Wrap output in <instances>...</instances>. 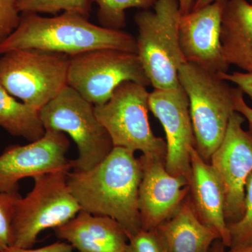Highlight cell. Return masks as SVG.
Wrapping results in <instances>:
<instances>
[{"mask_svg": "<svg viewBox=\"0 0 252 252\" xmlns=\"http://www.w3.org/2000/svg\"><path fill=\"white\" fill-rule=\"evenodd\" d=\"M104 49L137 54L136 38L126 32L96 26L76 13L64 12L50 18L22 14L16 31L0 44V55L35 49L71 57Z\"/></svg>", "mask_w": 252, "mask_h": 252, "instance_id": "2", "label": "cell"}, {"mask_svg": "<svg viewBox=\"0 0 252 252\" xmlns=\"http://www.w3.org/2000/svg\"><path fill=\"white\" fill-rule=\"evenodd\" d=\"M216 0H193V5H192L191 10L190 11H195L201 9L207 5L211 4Z\"/></svg>", "mask_w": 252, "mask_h": 252, "instance_id": "32", "label": "cell"}, {"mask_svg": "<svg viewBox=\"0 0 252 252\" xmlns=\"http://www.w3.org/2000/svg\"><path fill=\"white\" fill-rule=\"evenodd\" d=\"M2 252H74V248L67 242H57L39 249L24 248L10 246Z\"/></svg>", "mask_w": 252, "mask_h": 252, "instance_id": "27", "label": "cell"}, {"mask_svg": "<svg viewBox=\"0 0 252 252\" xmlns=\"http://www.w3.org/2000/svg\"><path fill=\"white\" fill-rule=\"evenodd\" d=\"M251 4H252V0H251Z\"/></svg>", "mask_w": 252, "mask_h": 252, "instance_id": "33", "label": "cell"}, {"mask_svg": "<svg viewBox=\"0 0 252 252\" xmlns=\"http://www.w3.org/2000/svg\"><path fill=\"white\" fill-rule=\"evenodd\" d=\"M69 141L63 132L46 130L39 140L26 145H11L0 155V192L18 191L19 182L51 172L70 171L67 158Z\"/></svg>", "mask_w": 252, "mask_h": 252, "instance_id": "11", "label": "cell"}, {"mask_svg": "<svg viewBox=\"0 0 252 252\" xmlns=\"http://www.w3.org/2000/svg\"><path fill=\"white\" fill-rule=\"evenodd\" d=\"M126 81L151 86L136 54L104 49L69 57L67 86L94 106L107 102Z\"/></svg>", "mask_w": 252, "mask_h": 252, "instance_id": "9", "label": "cell"}, {"mask_svg": "<svg viewBox=\"0 0 252 252\" xmlns=\"http://www.w3.org/2000/svg\"><path fill=\"white\" fill-rule=\"evenodd\" d=\"M142 175V162L135 152L114 147L90 170L68 172L67 182L81 210L114 219L128 238L142 229L138 193Z\"/></svg>", "mask_w": 252, "mask_h": 252, "instance_id": "1", "label": "cell"}, {"mask_svg": "<svg viewBox=\"0 0 252 252\" xmlns=\"http://www.w3.org/2000/svg\"><path fill=\"white\" fill-rule=\"evenodd\" d=\"M154 230L163 252H208L214 242L220 239L217 232L199 220L189 196L173 216Z\"/></svg>", "mask_w": 252, "mask_h": 252, "instance_id": "17", "label": "cell"}, {"mask_svg": "<svg viewBox=\"0 0 252 252\" xmlns=\"http://www.w3.org/2000/svg\"><path fill=\"white\" fill-rule=\"evenodd\" d=\"M39 116L45 130L67 133L77 144L74 170H90L114 148L108 132L96 117L94 104L69 86L41 108Z\"/></svg>", "mask_w": 252, "mask_h": 252, "instance_id": "6", "label": "cell"}, {"mask_svg": "<svg viewBox=\"0 0 252 252\" xmlns=\"http://www.w3.org/2000/svg\"><path fill=\"white\" fill-rule=\"evenodd\" d=\"M143 175L139 188L138 209L142 229L152 230L173 216L188 196L189 181L174 176L165 169V161L140 158Z\"/></svg>", "mask_w": 252, "mask_h": 252, "instance_id": "14", "label": "cell"}, {"mask_svg": "<svg viewBox=\"0 0 252 252\" xmlns=\"http://www.w3.org/2000/svg\"><path fill=\"white\" fill-rule=\"evenodd\" d=\"M17 6L21 14H56L64 11L89 18L92 0H18Z\"/></svg>", "mask_w": 252, "mask_h": 252, "instance_id": "21", "label": "cell"}, {"mask_svg": "<svg viewBox=\"0 0 252 252\" xmlns=\"http://www.w3.org/2000/svg\"><path fill=\"white\" fill-rule=\"evenodd\" d=\"M157 0H94L98 6L97 18L102 27L122 31L126 26V11L154 7Z\"/></svg>", "mask_w": 252, "mask_h": 252, "instance_id": "20", "label": "cell"}, {"mask_svg": "<svg viewBox=\"0 0 252 252\" xmlns=\"http://www.w3.org/2000/svg\"><path fill=\"white\" fill-rule=\"evenodd\" d=\"M126 252H163L155 230L141 229L128 237Z\"/></svg>", "mask_w": 252, "mask_h": 252, "instance_id": "25", "label": "cell"}, {"mask_svg": "<svg viewBox=\"0 0 252 252\" xmlns=\"http://www.w3.org/2000/svg\"><path fill=\"white\" fill-rule=\"evenodd\" d=\"M0 58V82L11 95L38 110L67 86L69 56L35 49L16 50Z\"/></svg>", "mask_w": 252, "mask_h": 252, "instance_id": "7", "label": "cell"}, {"mask_svg": "<svg viewBox=\"0 0 252 252\" xmlns=\"http://www.w3.org/2000/svg\"></svg>", "mask_w": 252, "mask_h": 252, "instance_id": "34", "label": "cell"}, {"mask_svg": "<svg viewBox=\"0 0 252 252\" xmlns=\"http://www.w3.org/2000/svg\"><path fill=\"white\" fill-rule=\"evenodd\" d=\"M235 112L241 114L248 121L249 132L252 135V108L246 103L244 99V94L238 88H235L234 95Z\"/></svg>", "mask_w": 252, "mask_h": 252, "instance_id": "28", "label": "cell"}, {"mask_svg": "<svg viewBox=\"0 0 252 252\" xmlns=\"http://www.w3.org/2000/svg\"><path fill=\"white\" fill-rule=\"evenodd\" d=\"M54 230L58 238L81 252H126L128 240L125 229L114 219L83 210Z\"/></svg>", "mask_w": 252, "mask_h": 252, "instance_id": "16", "label": "cell"}, {"mask_svg": "<svg viewBox=\"0 0 252 252\" xmlns=\"http://www.w3.org/2000/svg\"><path fill=\"white\" fill-rule=\"evenodd\" d=\"M17 1L0 0V44L16 31L21 21Z\"/></svg>", "mask_w": 252, "mask_h": 252, "instance_id": "24", "label": "cell"}, {"mask_svg": "<svg viewBox=\"0 0 252 252\" xmlns=\"http://www.w3.org/2000/svg\"><path fill=\"white\" fill-rule=\"evenodd\" d=\"M225 248L224 244L223 242L218 239V240H215L214 243L212 244L211 248L208 252H225Z\"/></svg>", "mask_w": 252, "mask_h": 252, "instance_id": "30", "label": "cell"}, {"mask_svg": "<svg viewBox=\"0 0 252 252\" xmlns=\"http://www.w3.org/2000/svg\"><path fill=\"white\" fill-rule=\"evenodd\" d=\"M228 252H252V242L245 245L232 247Z\"/></svg>", "mask_w": 252, "mask_h": 252, "instance_id": "31", "label": "cell"}, {"mask_svg": "<svg viewBox=\"0 0 252 252\" xmlns=\"http://www.w3.org/2000/svg\"><path fill=\"white\" fill-rule=\"evenodd\" d=\"M178 79L188 96L195 149L205 161L210 162L223 142L235 112V88L217 74L188 63L181 65Z\"/></svg>", "mask_w": 252, "mask_h": 252, "instance_id": "3", "label": "cell"}, {"mask_svg": "<svg viewBox=\"0 0 252 252\" xmlns=\"http://www.w3.org/2000/svg\"><path fill=\"white\" fill-rule=\"evenodd\" d=\"M181 16L189 14L191 10L193 0H178Z\"/></svg>", "mask_w": 252, "mask_h": 252, "instance_id": "29", "label": "cell"}, {"mask_svg": "<svg viewBox=\"0 0 252 252\" xmlns=\"http://www.w3.org/2000/svg\"><path fill=\"white\" fill-rule=\"evenodd\" d=\"M230 237V247L252 242V172L245 186V212L240 220L227 223Z\"/></svg>", "mask_w": 252, "mask_h": 252, "instance_id": "22", "label": "cell"}, {"mask_svg": "<svg viewBox=\"0 0 252 252\" xmlns=\"http://www.w3.org/2000/svg\"><path fill=\"white\" fill-rule=\"evenodd\" d=\"M191 171L189 198L202 223L217 232L226 248L230 237L225 218V196L219 176L210 162L200 157L195 147L190 149Z\"/></svg>", "mask_w": 252, "mask_h": 252, "instance_id": "15", "label": "cell"}, {"mask_svg": "<svg viewBox=\"0 0 252 252\" xmlns=\"http://www.w3.org/2000/svg\"><path fill=\"white\" fill-rule=\"evenodd\" d=\"M227 0H216L181 16L179 41L186 62L218 74L228 72L220 42L222 15Z\"/></svg>", "mask_w": 252, "mask_h": 252, "instance_id": "13", "label": "cell"}, {"mask_svg": "<svg viewBox=\"0 0 252 252\" xmlns=\"http://www.w3.org/2000/svg\"><path fill=\"white\" fill-rule=\"evenodd\" d=\"M154 7L135 15L137 55L154 89H175L180 85L179 69L187 63L179 41V1L157 0Z\"/></svg>", "mask_w": 252, "mask_h": 252, "instance_id": "4", "label": "cell"}, {"mask_svg": "<svg viewBox=\"0 0 252 252\" xmlns=\"http://www.w3.org/2000/svg\"><path fill=\"white\" fill-rule=\"evenodd\" d=\"M68 172H51L33 178L32 190L16 203L13 245L32 248L41 232L64 224L81 211L67 185Z\"/></svg>", "mask_w": 252, "mask_h": 252, "instance_id": "8", "label": "cell"}, {"mask_svg": "<svg viewBox=\"0 0 252 252\" xmlns=\"http://www.w3.org/2000/svg\"><path fill=\"white\" fill-rule=\"evenodd\" d=\"M149 107L166 135L165 169L172 175L184 176L189 181L190 150L195 147V137L188 96L181 85L175 89H154L149 93Z\"/></svg>", "mask_w": 252, "mask_h": 252, "instance_id": "12", "label": "cell"}, {"mask_svg": "<svg viewBox=\"0 0 252 252\" xmlns=\"http://www.w3.org/2000/svg\"><path fill=\"white\" fill-rule=\"evenodd\" d=\"M149 95L145 86L126 81L107 102L94 106V113L114 147L140 151L144 157L165 161L166 142L154 135L149 124Z\"/></svg>", "mask_w": 252, "mask_h": 252, "instance_id": "5", "label": "cell"}, {"mask_svg": "<svg viewBox=\"0 0 252 252\" xmlns=\"http://www.w3.org/2000/svg\"><path fill=\"white\" fill-rule=\"evenodd\" d=\"M0 126L9 134L34 142L45 134L39 110L18 102L0 82Z\"/></svg>", "mask_w": 252, "mask_h": 252, "instance_id": "19", "label": "cell"}, {"mask_svg": "<svg viewBox=\"0 0 252 252\" xmlns=\"http://www.w3.org/2000/svg\"><path fill=\"white\" fill-rule=\"evenodd\" d=\"M245 122L238 112L232 114L224 139L210 161L223 187L227 223L243 216L245 186L252 172V135L244 130Z\"/></svg>", "mask_w": 252, "mask_h": 252, "instance_id": "10", "label": "cell"}, {"mask_svg": "<svg viewBox=\"0 0 252 252\" xmlns=\"http://www.w3.org/2000/svg\"><path fill=\"white\" fill-rule=\"evenodd\" d=\"M21 197L18 191L0 192V252L13 245V222Z\"/></svg>", "mask_w": 252, "mask_h": 252, "instance_id": "23", "label": "cell"}, {"mask_svg": "<svg viewBox=\"0 0 252 252\" xmlns=\"http://www.w3.org/2000/svg\"><path fill=\"white\" fill-rule=\"evenodd\" d=\"M217 75L227 82L235 84L244 94H248L252 99V73L234 72L230 74L223 72Z\"/></svg>", "mask_w": 252, "mask_h": 252, "instance_id": "26", "label": "cell"}, {"mask_svg": "<svg viewBox=\"0 0 252 252\" xmlns=\"http://www.w3.org/2000/svg\"><path fill=\"white\" fill-rule=\"evenodd\" d=\"M220 42L226 63L252 73V4L227 0L222 15Z\"/></svg>", "mask_w": 252, "mask_h": 252, "instance_id": "18", "label": "cell"}]
</instances>
